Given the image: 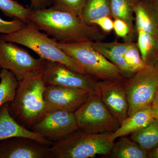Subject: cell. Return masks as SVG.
<instances>
[{
    "mask_svg": "<svg viewBox=\"0 0 158 158\" xmlns=\"http://www.w3.org/2000/svg\"><path fill=\"white\" fill-rule=\"evenodd\" d=\"M28 24L61 43L104 41L108 35L77 15L53 6L33 10Z\"/></svg>",
    "mask_w": 158,
    "mask_h": 158,
    "instance_id": "1",
    "label": "cell"
},
{
    "mask_svg": "<svg viewBox=\"0 0 158 158\" xmlns=\"http://www.w3.org/2000/svg\"><path fill=\"white\" fill-rule=\"evenodd\" d=\"M42 74L19 81L14 98L9 102L10 115L19 124L30 130L47 112L44 98L46 85Z\"/></svg>",
    "mask_w": 158,
    "mask_h": 158,
    "instance_id": "2",
    "label": "cell"
},
{
    "mask_svg": "<svg viewBox=\"0 0 158 158\" xmlns=\"http://www.w3.org/2000/svg\"><path fill=\"white\" fill-rule=\"evenodd\" d=\"M1 37L31 49L41 59L61 63L76 72L87 75L83 66L64 52L57 45L56 40L32 25L26 24L19 31L3 34Z\"/></svg>",
    "mask_w": 158,
    "mask_h": 158,
    "instance_id": "3",
    "label": "cell"
},
{
    "mask_svg": "<svg viewBox=\"0 0 158 158\" xmlns=\"http://www.w3.org/2000/svg\"><path fill=\"white\" fill-rule=\"evenodd\" d=\"M113 133L92 134L77 130L51 146V158H89L109 155L115 142Z\"/></svg>",
    "mask_w": 158,
    "mask_h": 158,
    "instance_id": "4",
    "label": "cell"
},
{
    "mask_svg": "<svg viewBox=\"0 0 158 158\" xmlns=\"http://www.w3.org/2000/svg\"><path fill=\"white\" fill-rule=\"evenodd\" d=\"M90 41L61 43L57 45L69 56L79 62L87 75L97 81H112L125 79L118 69L98 51Z\"/></svg>",
    "mask_w": 158,
    "mask_h": 158,
    "instance_id": "5",
    "label": "cell"
},
{
    "mask_svg": "<svg viewBox=\"0 0 158 158\" xmlns=\"http://www.w3.org/2000/svg\"><path fill=\"white\" fill-rule=\"evenodd\" d=\"M123 83L128 102V116L152 106L158 91V68L146 66Z\"/></svg>",
    "mask_w": 158,
    "mask_h": 158,
    "instance_id": "6",
    "label": "cell"
},
{
    "mask_svg": "<svg viewBox=\"0 0 158 158\" xmlns=\"http://www.w3.org/2000/svg\"><path fill=\"white\" fill-rule=\"evenodd\" d=\"M74 113L79 129L86 132L113 133L120 126L98 94L90 96Z\"/></svg>",
    "mask_w": 158,
    "mask_h": 158,
    "instance_id": "7",
    "label": "cell"
},
{
    "mask_svg": "<svg viewBox=\"0 0 158 158\" xmlns=\"http://www.w3.org/2000/svg\"><path fill=\"white\" fill-rule=\"evenodd\" d=\"M46 62V60L34 58L16 44L6 41L0 36V67L11 71L18 81L42 73Z\"/></svg>",
    "mask_w": 158,
    "mask_h": 158,
    "instance_id": "8",
    "label": "cell"
},
{
    "mask_svg": "<svg viewBox=\"0 0 158 158\" xmlns=\"http://www.w3.org/2000/svg\"><path fill=\"white\" fill-rule=\"evenodd\" d=\"M79 129L74 112L52 110L47 112L31 130L54 143Z\"/></svg>",
    "mask_w": 158,
    "mask_h": 158,
    "instance_id": "9",
    "label": "cell"
},
{
    "mask_svg": "<svg viewBox=\"0 0 158 158\" xmlns=\"http://www.w3.org/2000/svg\"><path fill=\"white\" fill-rule=\"evenodd\" d=\"M42 75L46 85L85 89L99 94L98 81L76 72L61 63L46 60Z\"/></svg>",
    "mask_w": 158,
    "mask_h": 158,
    "instance_id": "10",
    "label": "cell"
},
{
    "mask_svg": "<svg viewBox=\"0 0 158 158\" xmlns=\"http://www.w3.org/2000/svg\"><path fill=\"white\" fill-rule=\"evenodd\" d=\"M95 94L85 89L46 85L44 93L46 111L63 110L74 112Z\"/></svg>",
    "mask_w": 158,
    "mask_h": 158,
    "instance_id": "11",
    "label": "cell"
},
{
    "mask_svg": "<svg viewBox=\"0 0 158 158\" xmlns=\"http://www.w3.org/2000/svg\"><path fill=\"white\" fill-rule=\"evenodd\" d=\"M51 146L25 137L0 141V158H51Z\"/></svg>",
    "mask_w": 158,
    "mask_h": 158,
    "instance_id": "12",
    "label": "cell"
},
{
    "mask_svg": "<svg viewBox=\"0 0 158 158\" xmlns=\"http://www.w3.org/2000/svg\"><path fill=\"white\" fill-rule=\"evenodd\" d=\"M123 80L98 81L99 94L120 125L128 117V102Z\"/></svg>",
    "mask_w": 158,
    "mask_h": 158,
    "instance_id": "13",
    "label": "cell"
},
{
    "mask_svg": "<svg viewBox=\"0 0 158 158\" xmlns=\"http://www.w3.org/2000/svg\"><path fill=\"white\" fill-rule=\"evenodd\" d=\"M9 105L8 102L0 107V141L13 137H25L34 139L45 145L52 146L53 142L26 128L15 121L9 113Z\"/></svg>",
    "mask_w": 158,
    "mask_h": 158,
    "instance_id": "14",
    "label": "cell"
},
{
    "mask_svg": "<svg viewBox=\"0 0 158 158\" xmlns=\"http://www.w3.org/2000/svg\"><path fill=\"white\" fill-rule=\"evenodd\" d=\"M135 32L158 37V0H138L135 8Z\"/></svg>",
    "mask_w": 158,
    "mask_h": 158,
    "instance_id": "15",
    "label": "cell"
},
{
    "mask_svg": "<svg viewBox=\"0 0 158 158\" xmlns=\"http://www.w3.org/2000/svg\"><path fill=\"white\" fill-rule=\"evenodd\" d=\"M131 42L90 41V43L94 48L115 65L120 71L123 77L126 79L133 76L124 59V54Z\"/></svg>",
    "mask_w": 158,
    "mask_h": 158,
    "instance_id": "16",
    "label": "cell"
},
{
    "mask_svg": "<svg viewBox=\"0 0 158 158\" xmlns=\"http://www.w3.org/2000/svg\"><path fill=\"white\" fill-rule=\"evenodd\" d=\"M152 106L138 110L125 119L114 132L111 138L115 141L116 139L124 137L143 128L154 119Z\"/></svg>",
    "mask_w": 158,
    "mask_h": 158,
    "instance_id": "17",
    "label": "cell"
},
{
    "mask_svg": "<svg viewBox=\"0 0 158 158\" xmlns=\"http://www.w3.org/2000/svg\"><path fill=\"white\" fill-rule=\"evenodd\" d=\"M136 43L145 65L158 68V37L139 30Z\"/></svg>",
    "mask_w": 158,
    "mask_h": 158,
    "instance_id": "18",
    "label": "cell"
},
{
    "mask_svg": "<svg viewBox=\"0 0 158 158\" xmlns=\"http://www.w3.org/2000/svg\"><path fill=\"white\" fill-rule=\"evenodd\" d=\"M138 0H111V13L113 19L124 21L129 27L133 41L137 40L135 32V8Z\"/></svg>",
    "mask_w": 158,
    "mask_h": 158,
    "instance_id": "19",
    "label": "cell"
},
{
    "mask_svg": "<svg viewBox=\"0 0 158 158\" xmlns=\"http://www.w3.org/2000/svg\"><path fill=\"white\" fill-rule=\"evenodd\" d=\"M148 153L131 138L124 136L115 143L109 156L112 158H147Z\"/></svg>",
    "mask_w": 158,
    "mask_h": 158,
    "instance_id": "20",
    "label": "cell"
},
{
    "mask_svg": "<svg viewBox=\"0 0 158 158\" xmlns=\"http://www.w3.org/2000/svg\"><path fill=\"white\" fill-rule=\"evenodd\" d=\"M130 135L133 141L149 152L158 145V120L154 118L146 127Z\"/></svg>",
    "mask_w": 158,
    "mask_h": 158,
    "instance_id": "21",
    "label": "cell"
},
{
    "mask_svg": "<svg viewBox=\"0 0 158 158\" xmlns=\"http://www.w3.org/2000/svg\"><path fill=\"white\" fill-rule=\"evenodd\" d=\"M104 16L112 17L111 0H87L80 17L85 22L91 24Z\"/></svg>",
    "mask_w": 158,
    "mask_h": 158,
    "instance_id": "22",
    "label": "cell"
},
{
    "mask_svg": "<svg viewBox=\"0 0 158 158\" xmlns=\"http://www.w3.org/2000/svg\"><path fill=\"white\" fill-rule=\"evenodd\" d=\"M19 81L14 74L7 69H1L0 78V107L11 102L16 93Z\"/></svg>",
    "mask_w": 158,
    "mask_h": 158,
    "instance_id": "23",
    "label": "cell"
},
{
    "mask_svg": "<svg viewBox=\"0 0 158 158\" xmlns=\"http://www.w3.org/2000/svg\"><path fill=\"white\" fill-rule=\"evenodd\" d=\"M0 10L7 16L20 20L29 23L33 10L26 8L15 0H0Z\"/></svg>",
    "mask_w": 158,
    "mask_h": 158,
    "instance_id": "24",
    "label": "cell"
},
{
    "mask_svg": "<svg viewBox=\"0 0 158 158\" xmlns=\"http://www.w3.org/2000/svg\"><path fill=\"white\" fill-rule=\"evenodd\" d=\"M124 59L133 75L146 65L141 58L137 43L132 41L124 55Z\"/></svg>",
    "mask_w": 158,
    "mask_h": 158,
    "instance_id": "25",
    "label": "cell"
},
{
    "mask_svg": "<svg viewBox=\"0 0 158 158\" xmlns=\"http://www.w3.org/2000/svg\"><path fill=\"white\" fill-rule=\"evenodd\" d=\"M87 0H52V6L81 16Z\"/></svg>",
    "mask_w": 158,
    "mask_h": 158,
    "instance_id": "26",
    "label": "cell"
},
{
    "mask_svg": "<svg viewBox=\"0 0 158 158\" xmlns=\"http://www.w3.org/2000/svg\"><path fill=\"white\" fill-rule=\"evenodd\" d=\"M27 24L20 20L6 21L0 18V34H9L22 29Z\"/></svg>",
    "mask_w": 158,
    "mask_h": 158,
    "instance_id": "27",
    "label": "cell"
},
{
    "mask_svg": "<svg viewBox=\"0 0 158 158\" xmlns=\"http://www.w3.org/2000/svg\"><path fill=\"white\" fill-rule=\"evenodd\" d=\"M113 30L116 36L122 38L125 42L133 41L128 25L124 21L119 19H114Z\"/></svg>",
    "mask_w": 158,
    "mask_h": 158,
    "instance_id": "28",
    "label": "cell"
},
{
    "mask_svg": "<svg viewBox=\"0 0 158 158\" xmlns=\"http://www.w3.org/2000/svg\"><path fill=\"white\" fill-rule=\"evenodd\" d=\"M91 24L97 26L104 33L108 34L113 30L114 19L110 16H104L93 21Z\"/></svg>",
    "mask_w": 158,
    "mask_h": 158,
    "instance_id": "29",
    "label": "cell"
},
{
    "mask_svg": "<svg viewBox=\"0 0 158 158\" xmlns=\"http://www.w3.org/2000/svg\"><path fill=\"white\" fill-rule=\"evenodd\" d=\"M52 6V0H31V6L33 10L46 9Z\"/></svg>",
    "mask_w": 158,
    "mask_h": 158,
    "instance_id": "30",
    "label": "cell"
},
{
    "mask_svg": "<svg viewBox=\"0 0 158 158\" xmlns=\"http://www.w3.org/2000/svg\"><path fill=\"white\" fill-rule=\"evenodd\" d=\"M148 158H158V145L155 148L148 152Z\"/></svg>",
    "mask_w": 158,
    "mask_h": 158,
    "instance_id": "31",
    "label": "cell"
},
{
    "mask_svg": "<svg viewBox=\"0 0 158 158\" xmlns=\"http://www.w3.org/2000/svg\"><path fill=\"white\" fill-rule=\"evenodd\" d=\"M154 117L158 120V106H152Z\"/></svg>",
    "mask_w": 158,
    "mask_h": 158,
    "instance_id": "32",
    "label": "cell"
},
{
    "mask_svg": "<svg viewBox=\"0 0 158 158\" xmlns=\"http://www.w3.org/2000/svg\"><path fill=\"white\" fill-rule=\"evenodd\" d=\"M158 106V91L152 105V106Z\"/></svg>",
    "mask_w": 158,
    "mask_h": 158,
    "instance_id": "33",
    "label": "cell"
},
{
    "mask_svg": "<svg viewBox=\"0 0 158 158\" xmlns=\"http://www.w3.org/2000/svg\"><path fill=\"white\" fill-rule=\"evenodd\" d=\"M1 69H2V68H1V67H0V78H1Z\"/></svg>",
    "mask_w": 158,
    "mask_h": 158,
    "instance_id": "34",
    "label": "cell"
}]
</instances>
